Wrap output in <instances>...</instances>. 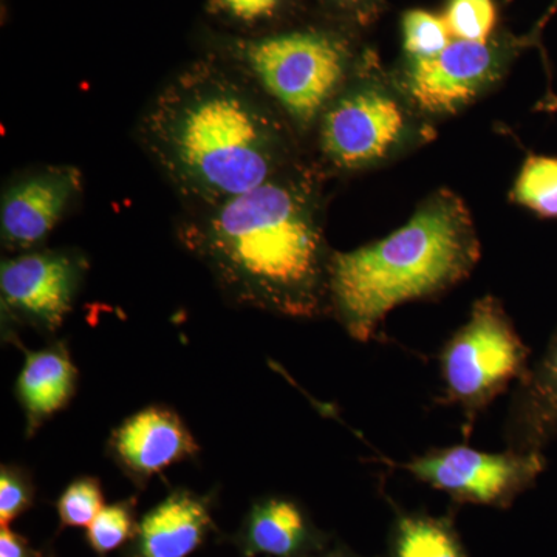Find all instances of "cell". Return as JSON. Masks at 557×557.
Segmentation results:
<instances>
[{"label": "cell", "mask_w": 557, "mask_h": 557, "mask_svg": "<svg viewBox=\"0 0 557 557\" xmlns=\"http://www.w3.org/2000/svg\"><path fill=\"white\" fill-rule=\"evenodd\" d=\"M137 139L185 211L223 203L296 164L292 124L228 62H194L143 110Z\"/></svg>", "instance_id": "6da1fadb"}, {"label": "cell", "mask_w": 557, "mask_h": 557, "mask_svg": "<svg viewBox=\"0 0 557 557\" xmlns=\"http://www.w3.org/2000/svg\"><path fill=\"white\" fill-rule=\"evenodd\" d=\"M313 175L298 163L258 188L183 212L180 247L230 302L288 318L329 309V255Z\"/></svg>", "instance_id": "7a4b0ae2"}, {"label": "cell", "mask_w": 557, "mask_h": 557, "mask_svg": "<svg viewBox=\"0 0 557 557\" xmlns=\"http://www.w3.org/2000/svg\"><path fill=\"white\" fill-rule=\"evenodd\" d=\"M479 256L467 208L453 194H438L386 239L333 252L329 309L351 338L369 341L388 311L453 287Z\"/></svg>", "instance_id": "3957f363"}, {"label": "cell", "mask_w": 557, "mask_h": 557, "mask_svg": "<svg viewBox=\"0 0 557 557\" xmlns=\"http://www.w3.org/2000/svg\"><path fill=\"white\" fill-rule=\"evenodd\" d=\"M226 62L247 76L298 131L319 123L347 75L343 44L319 32L239 40Z\"/></svg>", "instance_id": "277c9868"}, {"label": "cell", "mask_w": 557, "mask_h": 557, "mask_svg": "<svg viewBox=\"0 0 557 557\" xmlns=\"http://www.w3.org/2000/svg\"><path fill=\"white\" fill-rule=\"evenodd\" d=\"M528 348L494 298L479 300L442 355L446 398L468 423L516 379L525 376Z\"/></svg>", "instance_id": "5b68a950"}, {"label": "cell", "mask_w": 557, "mask_h": 557, "mask_svg": "<svg viewBox=\"0 0 557 557\" xmlns=\"http://www.w3.org/2000/svg\"><path fill=\"white\" fill-rule=\"evenodd\" d=\"M89 259L78 248L32 249L2 260L0 306L3 338L27 325L50 336L73 309Z\"/></svg>", "instance_id": "8992f818"}, {"label": "cell", "mask_w": 557, "mask_h": 557, "mask_svg": "<svg viewBox=\"0 0 557 557\" xmlns=\"http://www.w3.org/2000/svg\"><path fill=\"white\" fill-rule=\"evenodd\" d=\"M403 468L420 482L463 504L507 508L544 471L541 453L487 454L468 446L437 449Z\"/></svg>", "instance_id": "52a82bcc"}, {"label": "cell", "mask_w": 557, "mask_h": 557, "mask_svg": "<svg viewBox=\"0 0 557 557\" xmlns=\"http://www.w3.org/2000/svg\"><path fill=\"white\" fill-rule=\"evenodd\" d=\"M319 148L338 170L383 159L401 139L406 120L397 101L376 89H341L322 113Z\"/></svg>", "instance_id": "ba28073f"}, {"label": "cell", "mask_w": 557, "mask_h": 557, "mask_svg": "<svg viewBox=\"0 0 557 557\" xmlns=\"http://www.w3.org/2000/svg\"><path fill=\"white\" fill-rule=\"evenodd\" d=\"M83 172L46 164L9 180L0 199V240L14 255L42 247L83 196Z\"/></svg>", "instance_id": "9c48e42d"}, {"label": "cell", "mask_w": 557, "mask_h": 557, "mask_svg": "<svg viewBox=\"0 0 557 557\" xmlns=\"http://www.w3.org/2000/svg\"><path fill=\"white\" fill-rule=\"evenodd\" d=\"M200 446L183 418L166 406H149L113 429L109 456L139 490L153 475L199 454Z\"/></svg>", "instance_id": "30bf717a"}, {"label": "cell", "mask_w": 557, "mask_h": 557, "mask_svg": "<svg viewBox=\"0 0 557 557\" xmlns=\"http://www.w3.org/2000/svg\"><path fill=\"white\" fill-rule=\"evenodd\" d=\"M497 73V58L487 44L454 39L437 57L418 60L409 91L418 108L448 113L478 97Z\"/></svg>", "instance_id": "8fae6325"}, {"label": "cell", "mask_w": 557, "mask_h": 557, "mask_svg": "<svg viewBox=\"0 0 557 557\" xmlns=\"http://www.w3.org/2000/svg\"><path fill=\"white\" fill-rule=\"evenodd\" d=\"M212 498L189 490L172 491L138 522L126 557H190L215 531Z\"/></svg>", "instance_id": "7c38bea8"}, {"label": "cell", "mask_w": 557, "mask_h": 557, "mask_svg": "<svg viewBox=\"0 0 557 557\" xmlns=\"http://www.w3.org/2000/svg\"><path fill=\"white\" fill-rule=\"evenodd\" d=\"M231 541L240 557H310L324 552L329 537L295 500L276 496L255 502Z\"/></svg>", "instance_id": "4fadbf2b"}, {"label": "cell", "mask_w": 557, "mask_h": 557, "mask_svg": "<svg viewBox=\"0 0 557 557\" xmlns=\"http://www.w3.org/2000/svg\"><path fill=\"white\" fill-rule=\"evenodd\" d=\"M78 369L64 341H54L40 350H25V362L16 381V397L24 409L25 434L32 438L54 413L73 398Z\"/></svg>", "instance_id": "5bb4252c"}, {"label": "cell", "mask_w": 557, "mask_h": 557, "mask_svg": "<svg viewBox=\"0 0 557 557\" xmlns=\"http://www.w3.org/2000/svg\"><path fill=\"white\" fill-rule=\"evenodd\" d=\"M520 383L509 417V443L519 453H541L557 434V333L545 357Z\"/></svg>", "instance_id": "9a60e30c"}, {"label": "cell", "mask_w": 557, "mask_h": 557, "mask_svg": "<svg viewBox=\"0 0 557 557\" xmlns=\"http://www.w3.org/2000/svg\"><path fill=\"white\" fill-rule=\"evenodd\" d=\"M391 557H468L448 519L399 516L391 537Z\"/></svg>", "instance_id": "2e32d148"}, {"label": "cell", "mask_w": 557, "mask_h": 557, "mask_svg": "<svg viewBox=\"0 0 557 557\" xmlns=\"http://www.w3.org/2000/svg\"><path fill=\"white\" fill-rule=\"evenodd\" d=\"M511 200L542 219H557V159L528 156L511 190Z\"/></svg>", "instance_id": "e0dca14e"}, {"label": "cell", "mask_w": 557, "mask_h": 557, "mask_svg": "<svg viewBox=\"0 0 557 557\" xmlns=\"http://www.w3.org/2000/svg\"><path fill=\"white\" fill-rule=\"evenodd\" d=\"M137 497L106 505L87 528L86 539L91 552L108 557L119 548H126L138 530Z\"/></svg>", "instance_id": "ac0fdd59"}, {"label": "cell", "mask_w": 557, "mask_h": 557, "mask_svg": "<svg viewBox=\"0 0 557 557\" xmlns=\"http://www.w3.org/2000/svg\"><path fill=\"white\" fill-rule=\"evenodd\" d=\"M104 493L97 478H78L69 483L57 500L60 530L89 528L104 508Z\"/></svg>", "instance_id": "d6986e66"}, {"label": "cell", "mask_w": 557, "mask_h": 557, "mask_svg": "<svg viewBox=\"0 0 557 557\" xmlns=\"http://www.w3.org/2000/svg\"><path fill=\"white\" fill-rule=\"evenodd\" d=\"M405 30V47L416 60L437 57L449 46L450 32L445 17L428 13L423 10H412L403 20Z\"/></svg>", "instance_id": "ffe728a7"}, {"label": "cell", "mask_w": 557, "mask_h": 557, "mask_svg": "<svg viewBox=\"0 0 557 557\" xmlns=\"http://www.w3.org/2000/svg\"><path fill=\"white\" fill-rule=\"evenodd\" d=\"M445 21L454 39L486 44L496 25V7L493 0H450Z\"/></svg>", "instance_id": "44dd1931"}, {"label": "cell", "mask_w": 557, "mask_h": 557, "mask_svg": "<svg viewBox=\"0 0 557 557\" xmlns=\"http://www.w3.org/2000/svg\"><path fill=\"white\" fill-rule=\"evenodd\" d=\"M35 504V486L27 469L17 465L0 468V525L10 527L14 519Z\"/></svg>", "instance_id": "7402d4cb"}, {"label": "cell", "mask_w": 557, "mask_h": 557, "mask_svg": "<svg viewBox=\"0 0 557 557\" xmlns=\"http://www.w3.org/2000/svg\"><path fill=\"white\" fill-rule=\"evenodd\" d=\"M284 0H209V11L239 25H256L273 20Z\"/></svg>", "instance_id": "603a6c76"}, {"label": "cell", "mask_w": 557, "mask_h": 557, "mask_svg": "<svg viewBox=\"0 0 557 557\" xmlns=\"http://www.w3.org/2000/svg\"><path fill=\"white\" fill-rule=\"evenodd\" d=\"M0 557H44V553L32 547L17 531L10 527H2L0 531Z\"/></svg>", "instance_id": "cb8c5ba5"}, {"label": "cell", "mask_w": 557, "mask_h": 557, "mask_svg": "<svg viewBox=\"0 0 557 557\" xmlns=\"http://www.w3.org/2000/svg\"><path fill=\"white\" fill-rule=\"evenodd\" d=\"M310 557H361L355 555V553L348 552L346 548L324 549V552L318 553Z\"/></svg>", "instance_id": "d4e9b609"}, {"label": "cell", "mask_w": 557, "mask_h": 557, "mask_svg": "<svg viewBox=\"0 0 557 557\" xmlns=\"http://www.w3.org/2000/svg\"><path fill=\"white\" fill-rule=\"evenodd\" d=\"M341 3H347V5H355V3L361 2V0H338Z\"/></svg>", "instance_id": "484cf974"}, {"label": "cell", "mask_w": 557, "mask_h": 557, "mask_svg": "<svg viewBox=\"0 0 557 557\" xmlns=\"http://www.w3.org/2000/svg\"><path fill=\"white\" fill-rule=\"evenodd\" d=\"M44 557H54L53 552H51V549H49V552L44 553Z\"/></svg>", "instance_id": "4316f807"}]
</instances>
